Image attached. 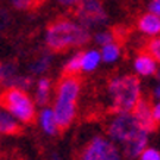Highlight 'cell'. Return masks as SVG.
<instances>
[{
    "label": "cell",
    "mask_w": 160,
    "mask_h": 160,
    "mask_svg": "<svg viewBox=\"0 0 160 160\" xmlns=\"http://www.w3.org/2000/svg\"><path fill=\"white\" fill-rule=\"evenodd\" d=\"M106 132L107 137L119 146L126 160H137L148 146L150 132L138 123L132 112L116 113L107 123Z\"/></svg>",
    "instance_id": "6da1fadb"
},
{
    "label": "cell",
    "mask_w": 160,
    "mask_h": 160,
    "mask_svg": "<svg viewBox=\"0 0 160 160\" xmlns=\"http://www.w3.org/2000/svg\"><path fill=\"white\" fill-rule=\"evenodd\" d=\"M157 81H160V71L157 72Z\"/></svg>",
    "instance_id": "4316f807"
},
{
    "label": "cell",
    "mask_w": 160,
    "mask_h": 160,
    "mask_svg": "<svg viewBox=\"0 0 160 160\" xmlns=\"http://www.w3.org/2000/svg\"><path fill=\"white\" fill-rule=\"evenodd\" d=\"M92 38H94V43L97 46L103 47L106 44L118 41V34L115 31H110V29H102V31H97L96 34L92 35Z\"/></svg>",
    "instance_id": "ac0fdd59"
},
{
    "label": "cell",
    "mask_w": 160,
    "mask_h": 160,
    "mask_svg": "<svg viewBox=\"0 0 160 160\" xmlns=\"http://www.w3.org/2000/svg\"><path fill=\"white\" fill-rule=\"evenodd\" d=\"M73 16L90 31L100 28L107 22V13L102 0H81L73 9Z\"/></svg>",
    "instance_id": "52a82bcc"
},
{
    "label": "cell",
    "mask_w": 160,
    "mask_h": 160,
    "mask_svg": "<svg viewBox=\"0 0 160 160\" xmlns=\"http://www.w3.org/2000/svg\"><path fill=\"white\" fill-rule=\"evenodd\" d=\"M50 96H52V81L49 78H40L35 82V91H34V102L37 106L44 107L47 106L50 102Z\"/></svg>",
    "instance_id": "7c38bea8"
},
{
    "label": "cell",
    "mask_w": 160,
    "mask_h": 160,
    "mask_svg": "<svg viewBox=\"0 0 160 160\" xmlns=\"http://www.w3.org/2000/svg\"><path fill=\"white\" fill-rule=\"evenodd\" d=\"M137 160H160V151L154 147L147 146Z\"/></svg>",
    "instance_id": "44dd1931"
},
{
    "label": "cell",
    "mask_w": 160,
    "mask_h": 160,
    "mask_svg": "<svg viewBox=\"0 0 160 160\" xmlns=\"http://www.w3.org/2000/svg\"><path fill=\"white\" fill-rule=\"evenodd\" d=\"M144 52H147L160 65V37H153L148 40L144 46Z\"/></svg>",
    "instance_id": "d6986e66"
},
{
    "label": "cell",
    "mask_w": 160,
    "mask_h": 160,
    "mask_svg": "<svg viewBox=\"0 0 160 160\" xmlns=\"http://www.w3.org/2000/svg\"><path fill=\"white\" fill-rule=\"evenodd\" d=\"M107 96L115 113L132 112L137 103L142 98L141 82L137 75L123 73L112 77L107 82Z\"/></svg>",
    "instance_id": "277c9868"
},
{
    "label": "cell",
    "mask_w": 160,
    "mask_h": 160,
    "mask_svg": "<svg viewBox=\"0 0 160 160\" xmlns=\"http://www.w3.org/2000/svg\"><path fill=\"white\" fill-rule=\"evenodd\" d=\"M134 116L138 121L147 132H156V129L159 128V123L156 122L154 116H153V109H151V103L147 98H141L140 102L137 103V106L134 107Z\"/></svg>",
    "instance_id": "ba28073f"
},
{
    "label": "cell",
    "mask_w": 160,
    "mask_h": 160,
    "mask_svg": "<svg viewBox=\"0 0 160 160\" xmlns=\"http://www.w3.org/2000/svg\"><path fill=\"white\" fill-rule=\"evenodd\" d=\"M82 71V52H77L63 65V75H78Z\"/></svg>",
    "instance_id": "9a60e30c"
},
{
    "label": "cell",
    "mask_w": 160,
    "mask_h": 160,
    "mask_svg": "<svg viewBox=\"0 0 160 160\" xmlns=\"http://www.w3.org/2000/svg\"><path fill=\"white\" fill-rule=\"evenodd\" d=\"M153 94H154L156 98H160V81H157V85H156L154 90H153Z\"/></svg>",
    "instance_id": "d4e9b609"
},
{
    "label": "cell",
    "mask_w": 160,
    "mask_h": 160,
    "mask_svg": "<svg viewBox=\"0 0 160 160\" xmlns=\"http://www.w3.org/2000/svg\"><path fill=\"white\" fill-rule=\"evenodd\" d=\"M79 160H123V154L109 137L96 135L82 147Z\"/></svg>",
    "instance_id": "8992f818"
},
{
    "label": "cell",
    "mask_w": 160,
    "mask_h": 160,
    "mask_svg": "<svg viewBox=\"0 0 160 160\" xmlns=\"http://www.w3.org/2000/svg\"><path fill=\"white\" fill-rule=\"evenodd\" d=\"M21 131V122L13 118L9 112H6L5 109L0 110V134L5 135H13Z\"/></svg>",
    "instance_id": "4fadbf2b"
},
{
    "label": "cell",
    "mask_w": 160,
    "mask_h": 160,
    "mask_svg": "<svg viewBox=\"0 0 160 160\" xmlns=\"http://www.w3.org/2000/svg\"><path fill=\"white\" fill-rule=\"evenodd\" d=\"M9 2H10V5L13 6V9L24 10V12L37 9L43 3V0H9Z\"/></svg>",
    "instance_id": "ffe728a7"
},
{
    "label": "cell",
    "mask_w": 160,
    "mask_h": 160,
    "mask_svg": "<svg viewBox=\"0 0 160 160\" xmlns=\"http://www.w3.org/2000/svg\"><path fill=\"white\" fill-rule=\"evenodd\" d=\"M151 109H153V116H154L156 122L160 123V98H159V102L154 103V104L151 106Z\"/></svg>",
    "instance_id": "cb8c5ba5"
},
{
    "label": "cell",
    "mask_w": 160,
    "mask_h": 160,
    "mask_svg": "<svg viewBox=\"0 0 160 160\" xmlns=\"http://www.w3.org/2000/svg\"><path fill=\"white\" fill-rule=\"evenodd\" d=\"M52 160H62V157H60L58 153H53V154H52Z\"/></svg>",
    "instance_id": "484cf974"
},
{
    "label": "cell",
    "mask_w": 160,
    "mask_h": 160,
    "mask_svg": "<svg viewBox=\"0 0 160 160\" xmlns=\"http://www.w3.org/2000/svg\"><path fill=\"white\" fill-rule=\"evenodd\" d=\"M91 40V31L81 25L75 18H56L47 25L44 41L50 52H66L81 49Z\"/></svg>",
    "instance_id": "7a4b0ae2"
},
{
    "label": "cell",
    "mask_w": 160,
    "mask_h": 160,
    "mask_svg": "<svg viewBox=\"0 0 160 160\" xmlns=\"http://www.w3.org/2000/svg\"><path fill=\"white\" fill-rule=\"evenodd\" d=\"M148 12L160 16V0H151L150 5H148Z\"/></svg>",
    "instance_id": "603a6c76"
},
{
    "label": "cell",
    "mask_w": 160,
    "mask_h": 160,
    "mask_svg": "<svg viewBox=\"0 0 160 160\" xmlns=\"http://www.w3.org/2000/svg\"><path fill=\"white\" fill-rule=\"evenodd\" d=\"M38 122L46 135L54 137L60 132V128H59L58 122H56V118H54V113L52 107L44 106L41 109V112H40V115H38Z\"/></svg>",
    "instance_id": "8fae6325"
},
{
    "label": "cell",
    "mask_w": 160,
    "mask_h": 160,
    "mask_svg": "<svg viewBox=\"0 0 160 160\" xmlns=\"http://www.w3.org/2000/svg\"><path fill=\"white\" fill-rule=\"evenodd\" d=\"M35 102L29 97L27 90L6 87L0 92V107L9 112L21 123H31L35 119Z\"/></svg>",
    "instance_id": "5b68a950"
},
{
    "label": "cell",
    "mask_w": 160,
    "mask_h": 160,
    "mask_svg": "<svg viewBox=\"0 0 160 160\" xmlns=\"http://www.w3.org/2000/svg\"><path fill=\"white\" fill-rule=\"evenodd\" d=\"M157 65L159 63L156 62L147 52H141L134 59V71L140 77H153V75H157V72H159L157 71Z\"/></svg>",
    "instance_id": "9c48e42d"
},
{
    "label": "cell",
    "mask_w": 160,
    "mask_h": 160,
    "mask_svg": "<svg viewBox=\"0 0 160 160\" xmlns=\"http://www.w3.org/2000/svg\"><path fill=\"white\" fill-rule=\"evenodd\" d=\"M59 5L63 6V8H66V9H75L78 6V3L81 2V0H56Z\"/></svg>",
    "instance_id": "7402d4cb"
},
{
    "label": "cell",
    "mask_w": 160,
    "mask_h": 160,
    "mask_svg": "<svg viewBox=\"0 0 160 160\" xmlns=\"http://www.w3.org/2000/svg\"><path fill=\"white\" fill-rule=\"evenodd\" d=\"M137 28L144 35L157 37L160 34V16L156 13H151V12L141 15L137 19Z\"/></svg>",
    "instance_id": "30bf717a"
},
{
    "label": "cell",
    "mask_w": 160,
    "mask_h": 160,
    "mask_svg": "<svg viewBox=\"0 0 160 160\" xmlns=\"http://www.w3.org/2000/svg\"><path fill=\"white\" fill-rule=\"evenodd\" d=\"M102 62V54L96 49L82 52V72H92Z\"/></svg>",
    "instance_id": "5bb4252c"
},
{
    "label": "cell",
    "mask_w": 160,
    "mask_h": 160,
    "mask_svg": "<svg viewBox=\"0 0 160 160\" xmlns=\"http://www.w3.org/2000/svg\"><path fill=\"white\" fill-rule=\"evenodd\" d=\"M100 54H102V62H106V63L116 62L118 59L121 58V46H119L118 41L106 44V46L102 47Z\"/></svg>",
    "instance_id": "e0dca14e"
},
{
    "label": "cell",
    "mask_w": 160,
    "mask_h": 160,
    "mask_svg": "<svg viewBox=\"0 0 160 160\" xmlns=\"http://www.w3.org/2000/svg\"><path fill=\"white\" fill-rule=\"evenodd\" d=\"M52 65V54L43 53L38 59H35L34 62L29 65V73L31 75H41V73L47 72Z\"/></svg>",
    "instance_id": "2e32d148"
},
{
    "label": "cell",
    "mask_w": 160,
    "mask_h": 160,
    "mask_svg": "<svg viewBox=\"0 0 160 160\" xmlns=\"http://www.w3.org/2000/svg\"><path fill=\"white\" fill-rule=\"evenodd\" d=\"M81 79L78 75H62L56 84V96L53 102V113L60 131L73 123L77 118L78 98L81 94Z\"/></svg>",
    "instance_id": "3957f363"
}]
</instances>
